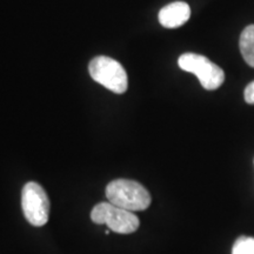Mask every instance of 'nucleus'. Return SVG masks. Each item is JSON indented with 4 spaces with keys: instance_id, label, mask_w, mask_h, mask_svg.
<instances>
[{
    "instance_id": "f03ea898",
    "label": "nucleus",
    "mask_w": 254,
    "mask_h": 254,
    "mask_svg": "<svg viewBox=\"0 0 254 254\" xmlns=\"http://www.w3.org/2000/svg\"><path fill=\"white\" fill-rule=\"evenodd\" d=\"M88 72L94 81L113 93L123 94L128 87V78L120 63L110 57L99 56L91 60Z\"/></svg>"
},
{
    "instance_id": "423d86ee",
    "label": "nucleus",
    "mask_w": 254,
    "mask_h": 254,
    "mask_svg": "<svg viewBox=\"0 0 254 254\" xmlns=\"http://www.w3.org/2000/svg\"><path fill=\"white\" fill-rule=\"evenodd\" d=\"M190 8L185 1L171 2L159 12V23L166 28H177L189 21Z\"/></svg>"
},
{
    "instance_id": "7ed1b4c3",
    "label": "nucleus",
    "mask_w": 254,
    "mask_h": 254,
    "mask_svg": "<svg viewBox=\"0 0 254 254\" xmlns=\"http://www.w3.org/2000/svg\"><path fill=\"white\" fill-rule=\"evenodd\" d=\"M94 224L107 225L111 231L119 234H131L139 228L140 221L131 211H127L111 202H100L91 212Z\"/></svg>"
},
{
    "instance_id": "f257e3e1",
    "label": "nucleus",
    "mask_w": 254,
    "mask_h": 254,
    "mask_svg": "<svg viewBox=\"0 0 254 254\" xmlns=\"http://www.w3.org/2000/svg\"><path fill=\"white\" fill-rule=\"evenodd\" d=\"M106 198L111 204L131 212L145 211L151 205V194L134 180L116 179L106 187Z\"/></svg>"
},
{
    "instance_id": "0eeeda50",
    "label": "nucleus",
    "mask_w": 254,
    "mask_h": 254,
    "mask_svg": "<svg viewBox=\"0 0 254 254\" xmlns=\"http://www.w3.org/2000/svg\"><path fill=\"white\" fill-rule=\"evenodd\" d=\"M239 47L247 65L254 67V25H250L241 32Z\"/></svg>"
},
{
    "instance_id": "6e6552de",
    "label": "nucleus",
    "mask_w": 254,
    "mask_h": 254,
    "mask_svg": "<svg viewBox=\"0 0 254 254\" xmlns=\"http://www.w3.org/2000/svg\"><path fill=\"white\" fill-rule=\"evenodd\" d=\"M232 254H254V238L241 236L234 243Z\"/></svg>"
},
{
    "instance_id": "20e7f679",
    "label": "nucleus",
    "mask_w": 254,
    "mask_h": 254,
    "mask_svg": "<svg viewBox=\"0 0 254 254\" xmlns=\"http://www.w3.org/2000/svg\"><path fill=\"white\" fill-rule=\"evenodd\" d=\"M178 65L183 71L195 74L205 90H217L225 81V72L222 68L205 56L196 53H184L178 59Z\"/></svg>"
},
{
    "instance_id": "1a4fd4ad",
    "label": "nucleus",
    "mask_w": 254,
    "mask_h": 254,
    "mask_svg": "<svg viewBox=\"0 0 254 254\" xmlns=\"http://www.w3.org/2000/svg\"><path fill=\"white\" fill-rule=\"evenodd\" d=\"M244 95H245V100L247 104L254 105V81L250 82L245 88V92H244Z\"/></svg>"
},
{
    "instance_id": "39448f33",
    "label": "nucleus",
    "mask_w": 254,
    "mask_h": 254,
    "mask_svg": "<svg viewBox=\"0 0 254 254\" xmlns=\"http://www.w3.org/2000/svg\"><path fill=\"white\" fill-rule=\"evenodd\" d=\"M21 207L26 220L32 226L41 227L49 221L50 200L39 184L30 182L21 192Z\"/></svg>"
}]
</instances>
